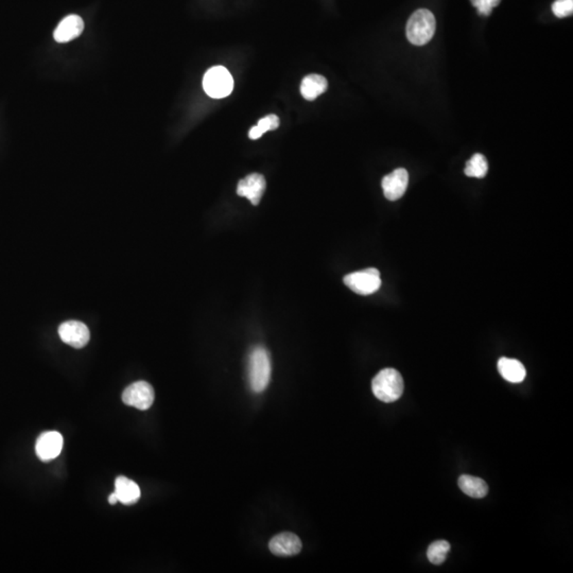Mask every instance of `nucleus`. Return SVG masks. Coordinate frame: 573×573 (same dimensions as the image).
I'll list each match as a JSON object with an SVG mask.
<instances>
[{
	"label": "nucleus",
	"mask_w": 573,
	"mask_h": 573,
	"mask_svg": "<svg viewBox=\"0 0 573 573\" xmlns=\"http://www.w3.org/2000/svg\"><path fill=\"white\" fill-rule=\"evenodd\" d=\"M271 379L270 354L263 346H256L249 358V382L252 391L261 393L266 390Z\"/></svg>",
	"instance_id": "obj_1"
},
{
	"label": "nucleus",
	"mask_w": 573,
	"mask_h": 573,
	"mask_svg": "<svg viewBox=\"0 0 573 573\" xmlns=\"http://www.w3.org/2000/svg\"><path fill=\"white\" fill-rule=\"evenodd\" d=\"M435 28L437 21L433 13L427 9L417 10L406 23V38L413 45H426L435 36Z\"/></svg>",
	"instance_id": "obj_2"
},
{
	"label": "nucleus",
	"mask_w": 573,
	"mask_h": 573,
	"mask_svg": "<svg viewBox=\"0 0 573 573\" xmlns=\"http://www.w3.org/2000/svg\"><path fill=\"white\" fill-rule=\"evenodd\" d=\"M404 379L400 371L394 369H382L371 381L374 395L383 402H393L400 400L404 393Z\"/></svg>",
	"instance_id": "obj_3"
},
{
	"label": "nucleus",
	"mask_w": 573,
	"mask_h": 573,
	"mask_svg": "<svg viewBox=\"0 0 573 573\" xmlns=\"http://www.w3.org/2000/svg\"><path fill=\"white\" fill-rule=\"evenodd\" d=\"M203 88L212 98H225L233 92V77L223 66H215L205 73Z\"/></svg>",
	"instance_id": "obj_4"
},
{
	"label": "nucleus",
	"mask_w": 573,
	"mask_h": 573,
	"mask_svg": "<svg viewBox=\"0 0 573 573\" xmlns=\"http://www.w3.org/2000/svg\"><path fill=\"white\" fill-rule=\"evenodd\" d=\"M344 284L355 293L369 295L378 291L381 286L380 273L375 268L350 273L344 278Z\"/></svg>",
	"instance_id": "obj_5"
},
{
	"label": "nucleus",
	"mask_w": 573,
	"mask_h": 573,
	"mask_svg": "<svg viewBox=\"0 0 573 573\" xmlns=\"http://www.w3.org/2000/svg\"><path fill=\"white\" fill-rule=\"evenodd\" d=\"M123 402L136 409L148 410L154 402V390L146 381H137L129 385L123 393Z\"/></svg>",
	"instance_id": "obj_6"
},
{
	"label": "nucleus",
	"mask_w": 573,
	"mask_h": 573,
	"mask_svg": "<svg viewBox=\"0 0 573 573\" xmlns=\"http://www.w3.org/2000/svg\"><path fill=\"white\" fill-rule=\"evenodd\" d=\"M59 336L64 343L75 348H82L90 342V329L79 321H67L59 327Z\"/></svg>",
	"instance_id": "obj_7"
},
{
	"label": "nucleus",
	"mask_w": 573,
	"mask_h": 573,
	"mask_svg": "<svg viewBox=\"0 0 573 573\" xmlns=\"http://www.w3.org/2000/svg\"><path fill=\"white\" fill-rule=\"evenodd\" d=\"M63 448V437L57 431L42 433L36 441V456L42 462H49L58 458Z\"/></svg>",
	"instance_id": "obj_8"
},
{
	"label": "nucleus",
	"mask_w": 573,
	"mask_h": 573,
	"mask_svg": "<svg viewBox=\"0 0 573 573\" xmlns=\"http://www.w3.org/2000/svg\"><path fill=\"white\" fill-rule=\"evenodd\" d=\"M409 184V174L404 168H398L385 175L381 182L385 197L390 201L400 200L404 195Z\"/></svg>",
	"instance_id": "obj_9"
},
{
	"label": "nucleus",
	"mask_w": 573,
	"mask_h": 573,
	"mask_svg": "<svg viewBox=\"0 0 573 573\" xmlns=\"http://www.w3.org/2000/svg\"><path fill=\"white\" fill-rule=\"evenodd\" d=\"M266 191V180L259 173H252L238 183L237 193L249 199L253 205H258Z\"/></svg>",
	"instance_id": "obj_10"
},
{
	"label": "nucleus",
	"mask_w": 573,
	"mask_h": 573,
	"mask_svg": "<svg viewBox=\"0 0 573 573\" xmlns=\"http://www.w3.org/2000/svg\"><path fill=\"white\" fill-rule=\"evenodd\" d=\"M302 541L295 534L280 533L274 536L269 543L271 552L278 557H293L299 554L302 550Z\"/></svg>",
	"instance_id": "obj_11"
},
{
	"label": "nucleus",
	"mask_w": 573,
	"mask_h": 573,
	"mask_svg": "<svg viewBox=\"0 0 573 573\" xmlns=\"http://www.w3.org/2000/svg\"><path fill=\"white\" fill-rule=\"evenodd\" d=\"M84 21L78 15H69L54 30L53 38L58 42H69L82 34Z\"/></svg>",
	"instance_id": "obj_12"
},
{
	"label": "nucleus",
	"mask_w": 573,
	"mask_h": 573,
	"mask_svg": "<svg viewBox=\"0 0 573 573\" xmlns=\"http://www.w3.org/2000/svg\"><path fill=\"white\" fill-rule=\"evenodd\" d=\"M118 501L125 505L136 503L141 498V489L134 481L120 476L115 481V491Z\"/></svg>",
	"instance_id": "obj_13"
},
{
	"label": "nucleus",
	"mask_w": 573,
	"mask_h": 573,
	"mask_svg": "<svg viewBox=\"0 0 573 573\" xmlns=\"http://www.w3.org/2000/svg\"><path fill=\"white\" fill-rule=\"evenodd\" d=\"M498 371L505 380L512 383L522 382L526 376V371L522 362L510 358L499 359Z\"/></svg>",
	"instance_id": "obj_14"
},
{
	"label": "nucleus",
	"mask_w": 573,
	"mask_h": 573,
	"mask_svg": "<svg viewBox=\"0 0 573 573\" xmlns=\"http://www.w3.org/2000/svg\"><path fill=\"white\" fill-rule=\"evenodd\" d=\"M327 88H328V82L326 79L323 75L313 73L305 77L302 81L301 94L306 100L313 101L319 95L326 92Z\"/></svg>",
	"instance_id": "obj_15"
},
{
	"label": "nucleus",
	"mask_w": 573,
	"mask_h": 573,
	"mask_svg": "<svg viewBox=\"0 0 573 573\" xmlns=\"http://www.w3.org/2000/svg\"><path fill=\"white\" fill-rule=\"evenodd\" d=\"M459 487L465 495L472 498H483L487 495L489 487L487 482L474 476L463 475L459 478Z\"/></svg>",
	"instance_id": "obj_16"
},
{
	"label": "nucleus",
	"mask_w": 573,
	"mask_h": 573,
	"mask_svg": "<svg viewBox=\"0 0 573 573\" xmlns=\"http://www.w3.org/2000/svg\"><path fill=\"white\" fill-rule=\"evenodd\" d=\"M487 170H489V164H487V158L480 153H477L466 162L464 173L470 178L483 179L484 176L487 175Z\"/></svg>",
	"instance_id": "obj_17"
},
{
	"label": "nucleus",
	"mask_w": 573,
	"mask_h": 573,
	"mask_svg": "<svg viewBox=\"0 0 573 573\" xmlns=\"http://www.w3.org/2000/svg\"><path fill=\"white\" fill-rule=\"evenodd\" d=\"M280 127V118L274 114L267 115L263 119L259 120L258 123L255 127H252L249 132V137L253 141L260 138L266 132L273 131Z\"/></svg>",
	"instance_id": "obj_18"
},
{
	"label": "nucleus",
	"mask_w": 573,
	"mask_h": 573,
	"mask_svg": "<svg viewBox=\"0 0 573 573\" xmlns=\"http://www.w3.org/2000/svg\"><path fill=\"white\" fill-rule=\"evenodd\" d=\"M450 551V545L446 541H437L431 544L428 548L427 557L430 563L433 565H441L444 563Z\"/></svg>",
	"instance_id": "obj_19"
},
{
	"label": "nucleus",
	"mask_w": 573,
	"mask_h": 573,
	"mask_svg": "<svg viewBox=\"0 0 573 573\" xmlns=\"http://www.w3.org/2000/svg\"><path fill=\"white\" fill-rule=\"evenodd\" d=\"M552 11L559 19L570 16L573 12V0H557L553 3Z\"/></svg>",
	"instance_id": "obj_20"
},
{
	"label": "nucleus",
	"mask_w": 573,
	"mask_h": 573,
	"mask_svg": "<svg viewBox=\"0 0 573 573\" xmlns=\"http://www.w3.org/2000/svg\"><path fill=\"white\" fill-rule=\"evenodd\" d=\"M470 1H472L474 7L477 8L480 15H483V16H489V15H491L493 8L489 5L487 0H470Z\"/></svg>",
	"instance_id": "obj_21"
},
{
	"label": "nucleus",
	"mask_w": 573,
	"mask_h": 573,
	"mask_svg": "<svg viewBox=\"0 0 573 573\" xmlns=\"http://www.w3.org/2000/svg\"><path fill=\"white\" fill-rule=\"evenodd\" d=\"M108 502H110V504L112 505L116 504V503L119 502V501H118L117 496H116L115 493H111V495H110V497H108Z\"/></svg>",
	"instance_id": "obj_22"
},
{
	"label": "nucleus",
	"mask_w": 573,
	"mask_h": 573,
	"mask_svg": "<svg viewBox=\"0 0 573 573\" xmlns=\"http://www.w3.org/2000/svg\"><path fill=\"white\" fill-rule=\"evenodd\" d=\"M487 1H489V5H491V8L493 9V8L497 7V5L500 3L501 0H487Z\"/></svg>",
	"instance_id": "obj_23"
}]
</instances>
